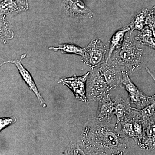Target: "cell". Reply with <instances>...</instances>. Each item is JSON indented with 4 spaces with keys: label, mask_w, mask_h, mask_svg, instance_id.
Instances as JSON below:
<instances>
[{
    "label": "cell",
    "mask_w": 155,
    "mask_h": 155,
    "mask_svg": "<svg viewBox=\"0 0 155 155\" xmlns=\"http://www.w3.org/2000/svg\"><path fill=\"white\" fill-rule=\"evenodd\" d=\"M129 138L110 123L96 117L88 120L79 137L86 155H125L130 148Z\"/></svg>",
    "instance_id": "6da1fadb"
},
{
    "label": "cell",
    "mask_w": 155,
    "mask_h": 155,
    "mask_svg": "<svg viewBox=\"0 0 155 155\" xmlns=\"http://www.w3.org/2000/svg\"><path fill=\"white\" fill-rule=\"evenodd\" d=\"M141 45L133 37V32L128 31L122 45L106 62L118 66L123 72L132 74L141 67L143 62V49Z\"/></svg>",
    "instance_id": "7a4b0ae2"
},
{
    "label": "cell",
    "mask_w": 155,
    "mask_h": 155,
    "mask_svg": "<svg viewBox=\"0 0 155 155\" xmlns=\"http://www.w3.org/2000/svg\"><path fill=\"white\" fill-rule=\"evenodd\" d=\"M84 50V54L81 61L92 70L98 68L106 62L107 45L100 38L92 40Z\"/></svg>",
    "instance_id": "3957f363"
},
{
    "label": "cell",
    "mask_w": 155,
    "mask_h": 155,
    "mask_svg": "<svg viewBox=\"0 0 155 155\" xmlns=\"http://www.w3.org/2000/svg\"><path fill=\"white\" fill-rule=\"evenodd\" d=\"M110 90L99 67L92 70L86 83L87 96L88 100L99 101Z\"/></svg>",
    "instance_id": "277c9868"
},
{
    "label": "cell",
    "mask_w": 155,
    "mask_h": 155,
    "mask_svg": "<svg viewBox=\"0 0 155 155\" xmlns=\"http://www.w3.org/2000/svg\"><path fill=\"white\" fill-rule=\"evenodd\" d=\"M128 92L130 102L135 104L137 109L142 110L146 107L155 101L154 96L148 97L132 82L127 72H123L122 86Z\"/></svg>",
    "instance_id": "5b68a950"
},
{
    "label": "cell",
    "mask_w": 155,
    "mask_h": 155,
    "mask_svg": "<svg viewBox=\"0 0 155 155\" xmlns=\"http://www.w3.org/2000/svg\"><path fill=\"white\" fill-rule=\"evenodd\" d=\"M90 72H87L82 76L74 75L69 78H63L60 79L58 83L67 87L72 91L78 101L87 103L89 100L86 93V83Z\"/></svg>",
    "instance_id": "8992f818"
},
{
    "label": "cell",
    "mask_w": 155,
    "mask_h": 155,
    "mask_svg": "<svg viewBox=\"0 0 155 155\" xmlns=\"http://www.w3.org/2000/svg\"><path fill=\"white\" fill-rule=\"evenodd\" d=\"M99 68L110 89L122 87L123 71L119 67L109 62H105Z\"/></svg>",
    "instance_id": "52a82bcc"
},
{
    "label": "cell",
    "mask_w": 155,
    "mask_h": 155,
    "mask_svg": "<svg viewBox=\"0 0 155 155\" xmlns=\"http://www.w3.org/2000/svg\"><path fill=\"white\" fill-rule=\"evenodd\" d=\"M61 7L71 17L91 19L94 14L82 0H63Z\"/></svg>",
    "instance_id": "ba28073f"
},
{
    "label": "cell",
    "mask_w": 155,
    "mask_h": 155,
    "mask_svg": "<svg viewBox=\"0 0 155 155\" xmlns=\"http://www.w3.org/2000/svg\"><path fill=\"white\" fill-rule=\"evenodd\" d=\"M26 56V54H23L20 57V59L5 61V62H3L2 64H1V66L3 65V64H8V63H10V64H14V65H15L18 69L20 75L22 76V79L29 87L31 90L34 93L36 96L39 104L43 107L46 108L47 107V105L46 104L45 101L39 92L36 84L35 83L33 78L31 75L30 72L25 69L22 64V60L25 58Z\"/></svg>",
    "instance_id": "9c48e42d"
},
{
    "label": "cell",
    "mask_w": 155,
    "mask_h": 155,
    "mask_svg": "<svg viewBox=\"0 0 155 155\" xmlns=\"http://www.w3.org/2000/svg\"><path fill=\"white\" fill-rule=\"evenodd\" d=\"M143 133L141 141L138 144L140 148L151 150H155V116L143 121Z\"/></svg>",
    "instance_id": "30bf717a"
},
{
    "label": "cell",
    "mask_w": 155,
    "mask_h": 155,
    "mask_svg": "<svg viewBox=\"0 0 155 155\" xmlns=\"http://www.w3.org/2000/svg\"><path fill=\"white\" fill-rule=\"evenodd\" d=\"M28 8V0H3L0 5V14L12 17Z\"/></svg>",
    "instance_id": "8fae6325"
},
{
    "label": "cell",
    "mask_w": 155,
    "mask_h": 155,
    "mask_svg": "<svg viewBox=\"0 0 155 155\" xmlns=\"http://www.w3.org/2000/svg\"><path fill=\"white\" fill-rule=\"evenodd\" d=\"M97 111V119L101 122L110 123L114 114V104L110 94H106L100 100Z\"/></svg>",
    "instance_id": "7c38bea8"
},
{
    "label": "cell",
    "mask_w": 155,
    "mask_h": 155,
    "mask_svg": "<svg viewBox=\"0 0 155 155\" xmlns=\"http://www.w3.org/2000/svg\"><path fill=\"white\" fill-rule=\"evenodd\" d=\"M113 101L114 104V114L117 118L115 127L118 129L119 123L130 115L132 108L130 105L129 98L127 99L122 98L119 94L116 96Z\"/></svg>",
    "instance_id": "4fadbf2b"
},
{
    "label": "cell",
    "mask_w": 155,
    "mask_h": 155,
    "mask_svg": "<svg viewBox=\"0 0 155 155\" xmlns=\"http://www.w3.org/2000/svg\"><path fill=\"white\" fill-rule=\"evenodd\" d=\"M129 31H130V28L128 25L117 30L114 34L110 41L109 52L106 61L110 58L114 51L122 45L126 33Z\"/></svg>",
    "instance_id": "5bb4252c"
},
{
    "label": "cell",
    "mask_w": 155,
    "mask_h": 155,
    "mask_svg": "<svg viewBox=\"0 0 155 155\" xmlns=\"http://www.w3.org/2000/svg\"><path fill=\"white\" fill-rule=\"evenodd\" d=\"M149 15V11L147 8L142 9L135 14L131 22L129 24L130 28V31L133 32L134 31H140L143 29L146 21L147 17Z\"/></svg>",
    "instance_id": "9a60e30c"
},
{
    "label": "cell",
    "mask_w": 155,
    "mask_h": 155,
    "mask_svg": "<svg viewBox=\"0 0 155 155\" xmlns=\"http://www.w3.org/2000/svg\"><path fill=\"white\" fill-rule=\"evenodd\" d=\"M48 49L57 52L60 51L63 54H70L78 55L83 57L84 50L82 48L73 44L66 43L59 45L57 47H50Z\"/></svg>",
    "instance_id": "2e32d148"
},
{
    "label": "cell",
    "mask_w": 155,
    "mask_h": 155,
    "mask_svg": "<svg viewBox=\"0 0 155 155\" xmlns=\"http://www.w3.org/2000/svg\"><path fill=\"white\" fill-rule=\"evenodd\" d=\"M134 38L141 45L155 48V43L153 38L152 32L147 25H145L143 29L140 31L138 34Z\"/></svg>",
    "instance_id": "e0dca14e"
},
{
    "label": "cell",
    "mask_w": 155,
    "mask_h": 155,
    "mask_svg": "<svg viewBox=\"0 0 155 155\" xmlns=\"http://www.w3.org/2000/svg\"><path fill=\"white\" fill-rule=\"evenodd\" d=\"M5 17V15H1V40L5 44L14 36V32L10 28Z\"/></svg>",
    "instance_id": "ac0fdd59"
},
{
    "label": "cell",
    "mask_w": 155,
    "mask_h": 155,
    "mask_svg": "<svg viewBox=\"0 0 155 155\" xmlns=\"http://www.w3.org/2000/svg\"><path fill=\"white\" fill-rule=\"evenodd\" d=\"M17 122V119L15 116L9 118H0V130H3L4 128L8 127Z\"/></svg>",
    "instance_id": "d6986e66"
},
{
    "label": "cell",
    "mask_w": 155,
    "mask_h": 155,
    "mask_svg": "<svg viewBox=\"0 0 155 155\" xmlns=\"http://www.w3.org/2000/svg\"><path fill=\"white\" fill-rule=\"evenodd\" d=\"M149 15L147 17L145 24L151 29L154 36L155 37V21L151 17H150V16H149Z\"/></svg>",
    "instance_id": "ffe728a7"
},
{
    "label": "cell",
    "mask_w": 155,
    "mask_h": 155,
    "mask_svg": "<svg viewBox=\"0 0 155 155\" xmlns=\"http://www.w3.org/2000/svg\"><path fill=\"white\" fill-rule=\"evenodd\" d=\"M151 14L155 17V7H154L152 10Z\"/></svg>",
    "instance_id": "44dd1931"
}]
</instances>
